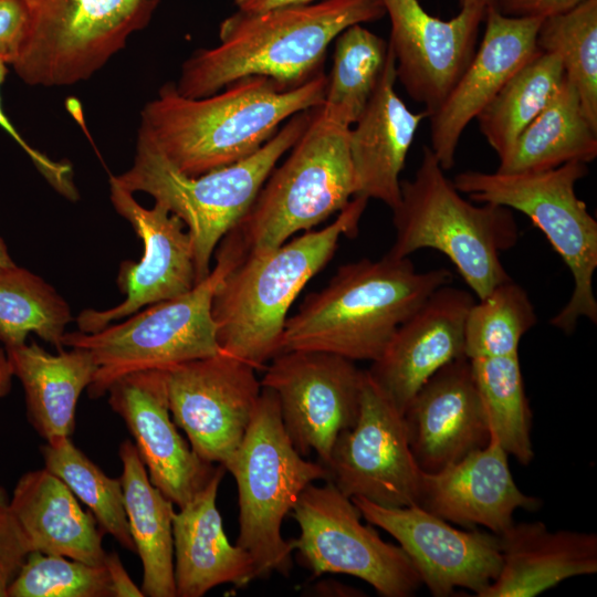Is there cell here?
Here are the masks:
<instances>
[{
    "mask_svg": "<svg viewBox=\"0 0 597 597\" xmlns=\"http://www.w3.org/2000/svg\"><path fill=\"white\" fill-rule=\"evenodd\" d=\"M460 8L465 6H473V7H481V8H488L490 6H494L498 0H458Z\"/></svg>",
    "mask_w": 597,
    "mask_h": 597,
    "instance_id": "obj_47",
    "label": "cell"
},
{
    "mask_svg": "<svg viewBox=\"0 0 597 597\" xmlns=\"http://www.w3.org/2000/svg\"><path fill=\"white\" fill-rule=\"evenodd\" d=\"M292 516L300 527V535L292 538L297 561L313 575L354 576L384 597H409L422 585L404 549L363 524L352 499L331 481L307 485Z\"/></svg>",
    "mask_w": 597,
    "mask_h": 597,
    "instance_id": "obj_12",
    "label": "cell"
},
{
    "mask_svg": "<svg viewBox=\"0 0 597 597\" xmlns=\"http://www.w3.org/2000/svg\"><path fill=\"white\" fill-rule=\"evenodd\" d=\"M326 469L328 481L350 499L387 507L417 504L422 471L412 455L404 416L366 370L358 418L337 437Z\"/></svg>",
    "mask_w": 597,
    "mask_h": 597,
    "instance_id": "obj_15",
    "label": "cell"
},
{
    "mask_svg": "<svg viewBox=\"0 0 597 597\" xmlns=\"http://www.w3.org/2000/svg\"><path fill=\"white\" fill-rule=\"evenodd\" d=\"M73 320L67 302L39 275L17 264L0 266V342L25 343L30 333L62 350Z\"/></svg>",
    "mask_w": 597,
    "mask_h": 597,
    "instance_id": "obj_33",
    "label": "cell"
},
{
    "mask_svg": "<svg viewBox=\"0 0 597 597\" xmlns=\"http://www.w3.org/2000/svg\"><path fill=\"white\" fill-rule=\"evenodd\" d=\"M491 434L507 454L527 465L534 459L532 411L519 355L470 359Z\"/></svg>",
    "mask_w": 597,
    "mask_h": 597,
    "instance_id": "obj_34",
    "label": "cell"
},
{
    "mask_svg": "<svg viewBox=\"0 0 597 597\" xmlns=\"http://www.w3.org/2000/svg\"><path fill=\"white\" fill-rule=\"evenodd\" d=\"M8 64L0 59V86L4 82L8 73ZM0 127L6 130L18 145L31 158L38 170L44 176L49 184L61 195L71 200L77 199V190L73 182L71 166L66 163L54 161L44 154L30 146L17 132L13 124L6 115L0 98Z\"/></svg>",
    "mask_w": 597,
    "mask_h": 597,
    "instance_id": "obj_40",
    "label": "cell"
},
{
    "mask_svg": "<svg viewBox=\"0 0 597 597\" xmlns=\"http://www.w3.org/2000/svg\"><path fill=\"white\" fill-rule=\"evenodd\" d=\"M109 198L143 241L138 262L124 261L117 285L125 300L107 310H83L75 318L78 331L95 333L142 307L182 295L195 287L193 247L184 222L160 202L145 208L134 193L109 178Z\"/></svg>",
    "mask_w": 597,
    "mask_h": 597,
    "instance_id": "obj_16",
    "label": "cell"
},
{
    "mask_svg": "<svg viewBox=\"0 0 597 597\" xmlns=\"http://www.w3.org/2000/svg\"><path fill=\"white\" fill-rule=\"evenodd\" d=\"M313 111L291 116L251 156L195 177L174 168L138 130L133 165L109 178L132 193L150 195L184 222L192 241L198 284L211 271L216 248L247 213L280 158L303 135Z\"/></svg>",
    "mask_w": 597,
    "mask_h": 597,
    "instance_id": "obj_5",
    "label": "cell"
},
{
    "mask_svg": "<svg viewBox=\"0 0 597 597\" xmlns=\"http://www.w3.org/2000/svg\"><path fill=\"white\" fill-rule=\"evenodd\" d=\"M565 78L558 56L538 50L479 113L475 119L480 132L499 159L546 107Z\"/></svg>",
    "mask_w": 597,
    "mask_h": 597,
    "instance_id": "obj_31",
    "label": "cell"
},
{
    "mask_svg": "<svg viewBox=\"0 0 597 597\" xmlns=\"http://www.w3.org/2000/svg\"><path fill=\"white\" fill-rule=\"evenodd\" d=\"M15 264L9 255L7 245L0 237V266H9Z\"/></svg>",
    "mask_w": 597,
    "mask_h": 597,
    "instance_id": "obj_46",
    "label": "cell"
},
{
    "mask_svg": "<svg viewBox=\"0 0 597 597\" xmlns=\"http://www.w3.org/2000/svg\"><path fill=\"white\" fill-rule=\"evenodd\" d=\"M255 370L224 352L165 368L172 420L201 460L226 467L241 444L262 388Z\"/></svg>",
    "mask_w": 597,
    "mask_h": 597,
    "instance_id": "obj_14",
    "label": "cell"
},
{
    "mask_svg": "<svg viewBox=\"0 0 597 597\" xmlns=\"http://www.w3.org/2000/svg\"><path fill=\"white\" fill-rule=\"evenodd\" d=\"M412 455L425 473L455 463L490 442L488 417L471 362L461 356L432 375L406 411Z\"/></svg>",
    "mask_w": 597,
    "mask_h": 597,
    "instance_id": "obj_22",
    "label": "cell"
},
{
    "mask_svg": "<svg viewBox=\"0 0 597 597\" xmlns=\"http://www.w3.org/2000/svg\"><path fill=\"white\" fill-rule=\"evenodd\" d=\"M367 202L354 197L325 228L308 230L264 252L244 254L213 295L211 311L222 352L256 370L281 352L292 303L334 256L341 237L357 235Z\"/></svg>",
    "mask_w": 597,
    "mask_h": 597,
    "instance_id": "obj_4",
    "label": "cell"
},
{
    "mask_svg": "<svg viewBox=\"0 0 597 597\" xmlns=\"http://www.w3.org/2000/svg\"><path fill=\"white\" fill-rule=\"evenodd\" d=\"M11 375L7 356H3L2 353H0V397L8 390L9 377Z\"/></svg>",
    "mask_w": 597,
    "mask_h": 597,
    "instance_id": "obj_45",
    "label": "cell"
},
{
    "mask_svg": "<svg viewBox=\"0 0 597 597\" xmlns=\"http://www.w3.org/2000/svg\"><path fill=\"white\" fill-rule=\"evenodd\" d=\"M385 14L383 0H323L254 13L238 10L220 24L217 46L199 49L184 62L176 90L200 98L248 76L297 87L323 72L328 45L346 28Z\"/></svg>",
    "mask_w": 597,
    "mask_h": 597,
    "instance_id": "obj_2",
    "label": "cell"
},
{
    "mask_svg": "<svg viewBox=\"0 0 597 597\" xmlns=\"http://www.w3.org/2000/svg\"><path fill=\"white\" fill-rule=\"evenodd\" d=\"M583 0H498L495 8L513 18L545 19L566 12Z\"/></svg>",
    "mask_w": 597,
    "mask_h": 597,
    "instance_id": "obj_42",
    "label": "cell"
},
{
    "mask_svg": "<svg viewBox=\"0 0 597 597\" xmlns=\"http://www.w3.org/2000/svg\"><path fill=\"white\" fill-rule=\"evenodd\" d=\"M473 295L450 284L438 287L394 333L366 370L401 413L439 369L465 356L464 326Z\"/></svg>",
    "mask_w": 597,
    "mask_h": 597,
    "instance_id": "obj_20",
    "label": "cell"
},
{
    "mask_svg": "<svg viewBox=\"0 0 597 597\" xmlns=\"http://www.w3.org/2000/svg\"><path fill=\"white\" fill-rule=\"evenodd\" d=\"M536 322L526 291L510 277L470 307L464 326V354L469 359L519 355L522 337Z\"/></svg>",
    "mask_w": 597,
    "mask_h": 597,
    "instance_id": "obj_36",
    "label": "cell"
},
{
    "mask_svg": "<svg viewBox=\"0 0 597 597\" xmlns=\"http://www.w3.org/2000/svg\"><path fill=\"white\" fill-rule=\"evenodd\" d=\"M597 157V127L586 117L579 95L565 78L546 107L499 159L498 171L523 172L556 168Z\"/></svg>",
    "mask_w": 597,
    "mask_h": 597,
    "instance_id": "obj_30",
    "label": "cell"
},
{
    "mask_svg": "<svg viewBox=\"0 0 597 597\" xmlns=\"http://www.w3.org/2000/svg\"><path fill=\"white\" fill-rule=\"evenodd\" d=\"M326 85L324 72L289 90L265 76H248L190 98L166 83L143 108L138 130L174 168L195 177L254 154L284 121L320 106Z\"/></svg>",
    "mask_w": 597,
    "mask_h": 597,
    "instance_id": "obj_1",
    "label": "cell"
},
{
    "mask_svg": "<svg viewBox=\"0 0 597 597\" xmlns=\"http://www.w3.org/2000/svg\"><path fill=\"white\" fill-rule=\"evenodd\" d=\"M119 478L130 536L143 564L142 593L148 597H176L174 578V503L150 481L133 442L119 447Z\"/></svg>",
    "mask_w": 597,
    "mask_h": 597,
    "instance_id": "obj_29",
    "label": "cell"
},
{
    "mask_svg": "<svg viewBox=\"0 0 597 597\" xmlns=\"http://www.w3.org/2000/svg\"><path fill=\"white\" fill-rule=\"evenodd\" d=\"M218 247L209 275L189 292L150 304L98 332L64 334L63 346L87 349L95 360L97 369L87 387L91 398L107 394L116 379L129 373L165 369L222 352L211 311L213 295L244 251L234 230Z\"/></svg>",
    "mask_w": 597,
    "mask_h": 597,
    "instance_id": "obj_7",
    "label": "cell"
},
{
    "mask_svg": "<svg viewBox=\"0 0 597 597\" xmlns=\"http://www.w3.org/2000/svg\"><path fill=\"white\" fill-rule=\"evenodd\" d=\"M483 20L485 30L472 60L429 116V147L443 170L453 167L458 144L469 123L540 50L536 36L543 19L507 17L490 6Z\"/></svg>",
    "mask_w": 597,
    "mask_h": 597,
    "instance_id": "obj_21",
    "label": "cell"
},
{
    "mask_svg": "<svg viewBox=\"0 0 597 597\" xmlns=\"http://www.w3.org/2000/svg\"><path fill=\"white\" fill-rule=\"evenodd\" d=\"M224 472L219 464L207 484L172 515L176 597H201L216 586L242 587L256 578L250 554L224 534L217 507Z\"/></svg>",
    "mask_w": 597,
    "mask_h": 597,
    "instance_id": "obj_25",
    "label": "cell"
},
{
    "mask_svg": "<svg viewBox=\"0 0 597 597\" xmlns=\"http://www.w3.org/2000/svg\"><path fill=\"white\" fill-rule=\"evenodd\" d=\"M224 469L238 489L235 544L252 557L256 578L273 573L289 576L294 543L282 536L284 517L307 485L328 481L329 473L321 462L308 461L296 451L272 389L261 388L244 438Z\"/></svg>",
    "mask_w": 597,
    "mask_h": 597,
    "instance_id": "obj_8",
    "label": "cell"
},
{
    "mask_svg": "<svg viewBox=\"0 0 597 597\" xmlns=\"http://www.w3.org/2000/svg\"><path fill=\"white\" fill-rule=\"evenodd\" d=\"M335 40L333 66L320 108L328 118L352 127L383 75L388 42L360 24L346 28Z\"/></svg>",
    "mask_w": 597,
    "mask_h": 597,
    "instance_id": "obj_32",
    "label": "cell"
},
{
    "mask_svg": "<svg viewBox=\"0 0 597 597\" xmlns=\"http://www.w3.org/2000/svg\"><path fill=\"white\" fill-rule=\"evenodd\" d=\"M45 469L61 479L93 513L104 533L135 552L119 479L107 476L70 438L40 448Z\"/></svg>",
    "mask_w": 597,
    "mask_h": 597,
    "instance_id": "obj_37",
    "label": "cell"
},
{
    "mask_svg": "<svg viewBox=\"0 0 597 597\" xmlns=\"http://www.w3.org/2000/svg\"><path fill=\"white\" fill-rule=\"evenodd\" d=\"M11 507L29 552L103 565L104 531L91 511H84L69 486L48 469L18 480Z\"/></svg>",
    "mask_w": 597,
    "mask_h": 597,
    "instance_id": "obj_27",
    "label": "cell"
},
{
    "mask_svg": "<svg viewBox=\"0 0 597 597\" xmlns=\"http://www.w3.org/2000/svg\"><path fill=\"white\" fill-rule=\"evenodd\" d=\"M262 387L274 391L284 429L296 449L316 453L325 468L332 448L358 418L365 370L320 350H286L271 359Z\"/></svg>",
    "mask_w": 597,
    "mask_h": 597,
    "instance_id": "obj_13",
    "label": "cell"
},
{
    "mask_svg": "<svg viewBox=\"0 0 597 597\" xmlns=\"http://www.w3.org/2000/svg\"><path fill=\"white\" fill-rule=\"evenodd\" d=\"M452 279L447 268L421 272L409 258L387 253L341 265L325 287L308 294L287 317L281 352L320 350L374 362L399 325Z\"/></svg>",
    "mask_w": 597,
    "mask_h": 597,
    "instance_id": "obj_3",
    "label": "cell"
},
{
    "mask_svg": "<svg viewBox=\"0 0 597 597\" xmlns=\"http://www.w3.org/2000/svg\"><path fill=\"white\" fill-rule=\"evenodd\" d=\"M29 553L11 507V498L0 485V597H7V589Z\"/></svg>",
    "mask_w": 597,
    "mask_h": 597,
    "instance_id": "obj_39",
    "label": "cell"
},
{
    "mask_svg": "<svg viewBox=\"0 0 597 597\" xmlns=\"http://www.w3.org/2000/svg\"><path fill=\"white\" fill-rule=\"evenodd\" d=\"M349 127L314 107L290 156L274 167L247 213L233 228L244 254L277 248L341 212L355 196Z\"/></svg>",
    "mask_w": 597,
    "mask_h": 597,
    "instance_id": "obj_10",
    "label": "cell"
},
{
    "mask_svg": "<svg viewBox=\"0 0 597 597\" xmlns=\"http://www.w3.org/2000/svg\"><path fill=\"white\" fill-rule=\"evenodd\" d=\"M500 536L502 565L479 597H533L582 575L597 573V535L549 531L541 522L513 523Z\"/></svg>",
    "mask_w": 597,
    "mask_h": 597,
    "instance_id": "obj_26",
    "label": "cell"
},
{
    "mask_svg": "<svg viewBox=\"0 0 597 597\" xmlns=\"http://www.w3.org/2000/svg\"><path fill=\"white\" fill-rule=\"evenodd\" d=\"M352 501L365 521L399 543L432 596L447 597L465 588L479 597L498 577L499 535L458 530L417 504L387 507L363 498Z\"/></svg>",
    "mask_w": 597,
    "mask_h": 597,
    "instance_id": "obj_17",
    "label": "cell"
},
{
    "mask_svg": "<svg viewBox=\"0 0 597 597\" xmlns=\"http://www.w3.org/2000/svg\"><path fill=\"white\" fill-rule=\"evenodd\" d=\"M315 0H234L239 11L242 12H264L274 9L304 6L313 3Z\"/></svg>",
    "mask_w": 597,
    "mask_h": 597,
    "instance_id": "obj_44",
    "label": "cell"
},
{
    "mask_svg": "<svg viewBox=\"0 0 597 597\" xmlns=\"http://www.w3.org/2000/svg\"><path fill=\"white\" fill-rule=\"evenodd\" d=\"M537 48L558 56L586 117L597 127V0L542 20Z\"/></svg>",
    "mask_w": 597,
    "mask_h": 597,
    "instance_id": "obj_35",
    "label": "cell"
},
{
    "mask_svg": "<svg viewBox=\"0 0 597 597\" xmlns=\"http://www.w3.org/2000/svg\"><path fill=\"white\" fill-rule=\"evenodd\" d=\"M108 569L114 597H142L144 594L125 570L119 557L115 553L106 555L105 563Z\"/></svg>",
    "mask_w": 597,
    "mask_h": 597,
    "instance_id": "obj_43",
    "label": "cell"
},
{
    "mask_svg": "<svg viewBox=\"0 0 597 597\" xmlns=\"http://www.w3.org/2000/svg\"><path fill=\"white\" fill-rule=\"evenodd\" d=\"M507 457L491 434L484 448L438 472H422L417 505L447 522L502 534L514 523L517 509L534 511L542 505L519 489Z\"/></svg>",
    "mask_w": 597,
    "mask_h": 597,
    "instance_id": "obj_23",
    "label": "cell"
},
{
    "mask_svg": "<svg viewBox=\"0 0 597 597\" xmlns=\"http://www.w3.org/2000/svg\"><path fill=\"white\" fill-rule=\"evenodd\" d=\"M28 30L12 66L29 85L65 86L101 70L159 0H23Z\"/></svg>",
    "mask_w": 597,
    "mask_h": 597,
    "instance_id": "obj_11",
    "label": "cell"
},
{
    "mask_svg": "<svg viewBox=\"0 0 597 597\" xmlns=\"http://www.w3.org/2000/svg\"><path fill=\"white\" fill-rule=\"evenodd\" d=\"M112 409L125 421L151 483L178 507L212 476L172 420L165 369H145L116 379L108 388Z\"/></svg>",
    "mask_w": 597,
    "mask_h": 597,
    "instance_id": "obj_19",
    "label": "cell"
},
{
    "mask_svg": "<svg viewBox=\"0 0 597 597\" xmlns=\"http://www.w3.org/2000/svg\"><path fill=\"white\" fill-rule=\"evenodd\" d=\"M7 597H114L105 564L30 552Z\"/></svg>",
    "mask_w": 597,
    "mask_h": 597,
    "instance_id": "obj_38",
    "label": "cell"
},
{
    "mask_svg": "<svg viewBox=\"0 0 597 597\" xmlns=\"http://www.w3.org/2000/svg\"><path fill=\"white\" fill-rule=\"evenodd\" d=\"M397 80L407 94L434 113L472 60L485 8L465 6L450 20L429 14L418 0H383Z\"/></svg>",
    "mask_w": 597,
    "mask_h": 597,
    "instance_id": "obj_18",
    "label": "cell"
},
{
    "mask_svg": "<svg viewBox=\"0 0 597 597\" xmlns=\"http://www.w3.org/2000/svg\"><path fill=\"white\" fill-rule=\"evenodd\" d=\"M587 164L569 161L542 171L465 170L452 180L472 201L524 213L561 255L573 277V292L551 324L572 334L579 320L597 324L593 279L597 269V221L576 193Z\"/></svg>",
    "mask_w": 597,
    "mask_h": 597,
    "instance_id": "obj_9",
    "label": "cell"
},
{
    "mask_svg": "<svg viewBox=\"0 0 597 597\" xmlns=\"http://www.w3.org/2000/svg\"><path fill=\"white\" fill-rule=\"evenodd\" d=\"M444 171L423 146L413 177L400 181V201L391 210L395 240L387 254L402 259L420 249L437 250L482 298L510 279L500 255L515 245L517 224L511 209L463 198Z\"/></svg>",
    "mask_w": 597,
    "mask_h": 597,
    "instance_id": "obj_6",
    "label": "cell"
},
{
    "mask_svg": "<svg viewBox=\"0 0 597 597\" xmlns=\"http://www.w3.org/2000/svg\"><path fill=\"white\" fill-rule=\"evenodd\" d=\"M395 56L388 44L383 75L364 112L349 127L348 150L355 196L376 199L394 210L400 201V174L423 109L411 112L397 95Z\"/></svg>",
    "mask_w": 597,
    "mask_h": 597,
    "instance_id": "obj_24",
    "label": "cell"
},
{
    "mask_svg": "<svg viewBox=\"0 0 597 597\" xmlns=\"http://www.w3.org/2000/svg\"><path fill=\"white\" fill-rule=\"evenodd\" d=\"M11 374L22 384L28 417L49 444L70 438L82 391L97 369L92 354L72 347L53 355L36 343L6 347Z\"/></svg>",
    "mask_w": 597,
    "mask_h": 597,
    "instance_id": "obj_28",
    "label": "cell"
},
{
    "mask_svg": "<svg viewBox=\"0 0 597 597\" xmlns=\"http://www.w3.org/2000/svg\"><path fill=\"white\" fill-rule=\"evenodd\" d=\"M28 9L23 0H0V59L12 65L28 30Z\"/></svg>",
    "mask_w": 597,
    "mask_h": 597,
    "instance_id": "obj_41",
    "label": "cell"
}]
</instances>
